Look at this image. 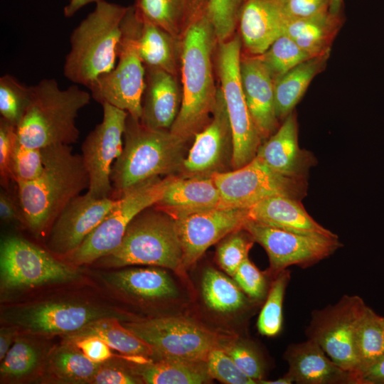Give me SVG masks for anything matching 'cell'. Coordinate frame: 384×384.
Listing matches in <instances>:
<instances>
[{
  "instance_id": "obj_4",
  "label": "cell",
  "mask_w": 384,
  "mask_h": 384,
  "mask_svg": "<svg viewBox=\"0 0 384 384\" xmlns=\"http://www.w3.org/2000/svg\"><path fill=\"white\" fill-rule=\"evenodd\" d=\"M91 97L76 85L62 90L55 79L41 80L31 86L28 105L16 126L18 141L38 149L76 143L80 136L76 119Z\"/></svg>"
},
{
  "instance_id": "obj_37",
  "label": "cell",
  "mask_w": 384,
  "mask_h": 384,
  "mask_svg": "<svg viewBox=\"0 0 384 384\" xmlns=\"http://www.w3.org/2000/svg\"><path fill=\"white\" fill-rule=\"evenodd\" d=\"M41 361V353L35 344L17 338L1 363V379L14 381L26 378L37 368Z\"/></svg>"
},
{
  "instance_id": "obj_14",
  "label": "cell",
  "mask_w": 384,
  "mask_h": 384,
  "mask_svg": "<svg viewBox=\"0 0 384 384\" xmlns=\"http://www.w3.org/2000/svg\"><path fill=\"white\" fill-rule=\"evenodd\" d=\"M366 307L359 296L343 295L336 304L314 311L306 331L309 339L317 343L335 363L353 373L355 378L354 336Z\"/></svg>"
},
{
  "instance_id": "obj_36",
  "label": "cell",
  "mask_w": 384,
  "mask_h": 384,
  "mask_svg": "<svg viewBox=\"0 0 384 384\" xmlns=\"http://www.w3.org/2000/svg\"><path fill=\"white\" fill-rule=\"evenodd\" d=\"M354 350L357 361L356 375L384 355L383 317L367 306L356 326Z\"/></svg>"
},
{
  "instance_id": "obj_10",
  "label": "cell",
  "mask_w": 384,
  "mask_h": 384,
  "mask_svg": "<svg viewBox=\"0 0 384 384\" xmlns=\"http://www.w3.org/2000/svg\"><path fill=\"white\" fill-rule=\"evenodd\" d=\"M146 342L159 358L206 361L209 352L230 338L182 316H163L123 323Z\"/></svg>"
},
{
  "instance_id": "obj_53",
  "label": "cell",
  "mask_w": 384,
  "mask_h": 384,
  "mask_svg": "<svg viewBox=\"0 0 384 384\" xmlns=\"http://www.w3.org/2000/svg\"><path fill=\"white\" fill-rule=\"evenodd\" d=\"M16 327H3L0 331V360L2 361L12 346Z\"/></svg>"
},
{
  "instance_id": "obj_38",
  "label": "cell",
  "mask_w": 384,
  "mask_h": 384,
  "mask_svg": "<svg viewBox=\"0 0 384 384\" xmlns=\"http://www.w3.org/2000/svg\"><path fill=\"white\" fill-rule=\"evenodd\" d=\"M258 56L274 81L299 63L312 58L285 34L276 39L265 53Z\"/></svg>"
},
{
  "instance_id": "obj_57",
  "label": "cell",
  "mask_w": 384,
  "mask_h": 384,
  "mask_svg": "<svg viewBox=\"0 0 384 384\" xmlns=\"http://www.w3.org/2000/svg\"><path fill=\"white\" fill-rule=\"evenodd\" d=\"M383 325H384V317H383Z\"/></svg>"
},
{
  "instance_id": "obj_34",
  "label": "cell",
  "mask_w": 384,
  "mask_h": 384,
  "mask_svg": "<svg viewBox=\"0 0 384 384\" xmlns=\"http://www.w3.org/2000/svg\"><path fill=\"white\" fill-rule=\"evenodd\" d=\"M100 364L68 343L53 349L47 359L50 374L58 381L70 383H89Z\"/></svg>"
},
{
  "instance_id": "obj_43",
  "label": "cell",
  "mask_w": 384,
  "mask_h": 384,
  "mask_svg": "<svg viewBox=\"0 0 384 384\" xmlns=\"http://www.w3.org/2000/svg\"><path fill=\"white\" fill-rule=\"evenodd\" d=\"M44 167L42 149L21 144L17 139L11 159L13 181L16 184L36 179Z\"/></svg>"
},
{
  "instance_id": "obj_32",
  "label": "cell",
  "mask_w": 384,
  "mask_h": 384,
  "mask_svg": "<svg viewBox=\"0 0 384 384\" xmlns=\"http://www.w3.org/2000/svg\"><path fill=\"white\" fill-rule=\"evenodd\" d=\"M133 372L149 384H201L213 380L206 361L159 358L140 364Z\"/></svg>"
},
{
  "instance_id": "obj_25",
  "label": "cell",
  "mask_w": 384,
  "mask_h": 384,
  "mask_svg": "<svg viewBox=\"0 0 384 384\" xmlns=\"http://www.w3.org/2000/svg\"><path fill=\"white\" fill-rule=\"evenodd\" d=\"M250 220L287 230L338 237L315 221L301 200L274 196L260 201L248 209Z\"/></svg>"
},
{
  "instance_id": "obj_2",
  "label": "cell",
  "mask_w": 384,
  "mask_h": 384,
  "mask_svg": "<svg viewBox=\"0 0 384 384\" xmlns=\"http://www.w3.org/2000/svg\"><path fill=\"white\" fill-rule=\"evenodd\" d=\"M218 40L206 13L191 23L181 38V102L170 131L188 140L209 122L216 101L212 56Z\"/></svg>"
},
{
  "instance_id": "obj_46",
  "label": "cell",
  "mask_w": 384,
  "mask_h": 384,
  "mask_svg": "<svg viewBox=\"0 0 384 384\" xmlns=\"http://www.w3.org/2000/svg\"><path fill=\"white\" fill-rule=\"evenodd\" d=\"M16 126L0 119V182L1 188H9L13 181L11 159L17 142Z\"/></svg>"
},
{
  "instance_id": "obj_1",
  "label": "cell",
  "mask_w": 384,
  "mask_h": 384,
  "mask_svg": "<svg viewBox=\"0 0 384 384\" xmlns=\"http://www.w3.org/2000/svg\"><path fill=\"white\" fill-rule=\"evenodd\" d=\"M44 167L36 179L16 184V195L25 225L36 235L48 232L57 217L89 186L81 154L70 145L42 149Z\"/></svg>"
},
{
  "instance_id": "obj_54",
  "label": "cell",
  "mask_w": 384,
  "mask_h": 384,
  "mask_svg": "<svg viewBox=\"0 0 384 384\" xmlns=\"http://www.w3.org/2000/svg\"><path fill=\"white\" fill-rule=\"evenodd\" d=\"M99 0H70L68 4L63 9V14L65 17H72L81 8L90 3H96Z\"/></svg>"
},
{
  "instance_id": "obj_24",
  "label": "cell",
  "mask_w": 384,
  "mask_h": 384,
  "mask_svg": "<svg viewBox=\"0 0 384 384\" xmlns=\"http://www.w3.org/2000/svg\"><path fill=\"white\" fill-rule=\"evenodd\" d=\"M145 68V88L139 121L149 128L170 129L181 102V90L176 76L161 69Z\"/></svg>"
},
{
  "instance_id": "obj_56",
  "label": "cell",
  "mask_w": 384,
  "mask_h": 384,
  "mask_svg": "<svg viewBox=\"0 0 384 384\" xmlns=\"http://www.w3.org/2000/svg\"><path fill=\"white\" fill-rule=\"evenodd\" d=\"M343 0H331L330 12L334 14H342Z\"/></svg>"
},
{
  "instance_id": "obj_41",
  "label": "cell",
  "mask_w": 384,
  "mask_h": 384,
  "mask_svg": "<svg viewBox=\"0 0 384 384\" xmlns=\"http://www.w3.org/2000/svg\"><path fill=\"white\" fill-rule=\"evenodd\" d=\"M31 87L6 74L0 78L1 117L17 126L28 105Z\"/></svg>"
},
{
  "instance_id": "obj_30",
  "label": "cell",
  "mask_w": 384,
  "mask_h": 384,
  "mask_svg": "<svg viewBox=\"0 0 384 384\" xmlns=\"http://www.w3.org/2000/svg\"><path fill=\"white\" fill-rule=\"evenodd\" d=\"M330 52L310 58L274 80V105L278 119L293 112L314 78L324 70Z\"/></svg>"
},
{
  "instance_id": "obj_15",
  "label": "cell",
  "mask_w": 384,
  "mask_h": 384,
  "mask_svg": "<svg viewBox=\"0 0 384 384\" xmlns=\"http://www.w3.org/2000/svg\"><path fill=\"white\" fill-rule=\"evenodd\" d=\"M103 117L81 146L82 159L88 175L87 193L95 198L111 196L112 168L123 149L128 113L110 104L102 105Z\"/></svg>"
},
{
  "instance_id": "obj_40",
  "label": "cell",
  "mask_w": 384,
  "mask_h": 384,
  "mask_svg": "<svg viewBox=\"0 0 384 384\" xmlns=\"http://www.w3.org/2000/svg\"><path fill=\"white\" fill-rule=\"evenodd\" d=\"M205 13L212 24L218 43L233 36L246 0H203Z\"/></svg>"
},
{
  "instance_id": "obj_26",
  "label": "cell",
  "mask_w": 384,
  "mask_h": 384,
  "mask_svg": "<svg viewBox=\"0 0 384 384\" xmlns=\"http://www.w3.org/2000/svg\"><path fill=\"white\" fill-rule=\"evenodd\" d=\"M219 203V192L211 175L174 176L155 206L174 217L181 213L218 207Z\"/></svg>"
},
{
  "instance_id": "obj_23",
  "label": "cell",
  "mask_w": 384,
  "mask_h": 384,
  "mask_svg": "<svg viewBox=\"0 0 384 384\" xmlns=\"http://www.w3.org/2000/svg\"><path fill=\"white\" fill-rule=\"evenodd\" d=\"M286 375L299 384H356L355 375L335 363L314 341L293 343L284 355Z\"/></svg>"
},
{
  "instance_id": "obj_49",
  "label": "cell",
  "mask_w": 384,
  "mask_h": 384,
  "mask_svg": "<svg viewBox=\"0 0 384 384\" xmlns=\"http://www.w3.org/2000/svg\"><path fill=\"white\" fill-rule=\"evenodd\" d=\"M65 341L77 347L86 357L95 363L106 362L113 355L111 348L104 341L97 337H65Z\"/></svg>"
},
{
  "instance_id": "obj_16",
  "label": "cell",
  "mask_w": 384,
  "mask_h": 384,
  "mask_svg": "<svg viewBox=\"0 0 384 384\" xmlns=\"http://www.w3.org/2000/svg\"><path fill=\"white\" fill-rule=\"evenodd\" d=\"M120 317L99 306L70 301H48L6 311L4 320L30 334L68 335L100 319Z\"/></svg>"
},
{
  "instance_id": "obj_48",
  "label": "cell",
  "mask_w": 384,
  "mask_h": 384,
  "mask_svg": "<svg viewBox=\"0 0 384 384\" xmlns=\"http://www.w3.org/2000/svg\"><path fill=\"white\" fill-rule=\"evenodd\" d=\"M288 18L314 16L330 11L331 0H280Z\"/></svg>"
},
{
  "instance_id": "obj_47",
  "label": "cell",
  "mask_w": 384,
  "mask_h": 384,
  "mask_svg": "<svg viewBox=\"0 0 384 384\" xmlns=\"http://www.w3.org/2000/svg\"><path fill=\"white\" fill-rule=\"evenodd\" d=\"M233 280L250 298L262 299L266 292L265 275L247 258L233 275Z\"/></svg>"
},
{
  "instance_id": "obj_3",
  "label": "cell",
  "mask_w": 384,
  "mask_h": 384,
  "mask_svg": "<svg viewBox=\"0 0 384 384\" xmlns=\"http://www.w3.org/2000/svg\"><path fill=\"white\" fill-rule=\"evenodd\" d=\"M128 7L99 0L72 31L63 65L65 77L87 88L111 72L118 59L122 23Z\"/></svg>"
},
{
  "instance_id": "obj_50",
  "label": "cell",
  "mask_w": 384,
  "mask_h": 384,
  "mask_svg": "<svg viewBox=\"0 0 384 384\" xmlns=\"http://www.w3.org/2000/svg\"><path fill=\"white\" fill-rule=\"evenodd\" d=\"M142 383L140 378L133 372L120 366L101 363L89 383L93 384H135Z\"/></svg>"
},
{
  "instance_id": "obj_33",
  "label": "cell",
  "mask_w": 384,
  "mask_h": 384,
  "mask_svg": "<svg viewBox=\"0 0 384 384\" xmlns=\"http://www.w3.org/2000/svg\"><path fill=\"white\" fill-rule=\"evenodd\" d=\"M85 336L99 338L111 348L126 356H142L149 358L155 356L152 348L121 324L116 317L97 319L78 331L65 335L67 338Z\"/></svg>"
},
{
  "instance_id": "obj_22",
  "label": "cell",
  "mask_w": 384,
  "mask_h": 384,
  "mask_svg": "<svg viewBox=\"0 0 384 384\" xmlns=\"http://www.w3.org/2000/svg\"><path fill=\"white\" fill-rule=\"evenodd\" d=\"M287 21L280 0H246L238 25L244 53H265L284 34Z\"/></svg>"
},
{
  "instance_id": "obj_28",
  "label": "cell",
  "mask_w": 384,
  "mask_h": 384,
  "mask_svg": "<svg viewBox=\"0 0 384 384\" xmlns=\"http://www.w3.org/2000/svg\"><path fill=\"white\" fill-rule=\"evenodd\" d=\"M107 280L125 294L140 300H169L178 294L170 275L158 267L122 270L110 274Z\"/></svg>"
},
{
  "instance_id": "obj_44",
  "label": "cell",
  "mask_w": 384,
  "mask_h": 384,
  "mask_svg": "<svg viewBox=\"0 0 384 384\" xmlns=\"http://www.w3.org/2000/svg\"><path fill=\"white\" fill-rule=\"evenodd\" d=\"M206 361L208 373L213 379L228 384L256 383L240 370L221 346L213 348L209 352Z\"/></svg>"
},
{
  "instance_id": "obj_45",
  "label": "cell",
  "mask_w": 384,
  "mask_h": 384,
  "mask_svg": "<svg viewBox=\"0 0 384 384\" xmlns=\"http://www.w3.org/2000/svg\"><path fill=\"white\" fill-rule=\"evenodd\" d=\"M236 366L246 375L257 383L263 378L261 360L252 347L242 341L227 339L221 346Z\"/></svg>"
},
{
  "instance_id": "obj_12",
  "label": "cell",
  "mask_w": 384,
  "mask_h": 384,
  "mask_svg": "<svg viewBox=\"0 0 384 384\" xmlns=\"http://www.w3.org/2000/svg\"><path fill=\"white\" fill-rule=\"evenodd\" d=\"M2 290L33 288L78 279V272L55 259L48 251L18 236H9L1 243Z\"/></svg>"
},
{
  "instance_id": "obj_9",
  "label": "cell",
  "mask_w": 384,
  "mask_h": 384,
  "mask_svg": "<svg viewBox=\"0 0 384 384\" xmlns=\"http://www.w3.org/2000/svg\"><path fill=\"white\" fill-rule=\"evenodd\" d=\"M173 176L156 177L124 191L114 209L80 246L66 255L68 260L77 265H87L114 251L134 218L161 198Z\"/></svg>"
},
{
  "instance_id": "obj_51",
  "label": "cell",
  "mask_w": 384,
  "mask_h": 384,
  "mask_svg": "<svg viewBox=\"0 0 384 384\" xmlns=\"http://www.w3.org/2000/svg\"><path fill=\"white\" fill-rule=\"evenodd\" d=\"M0 217L6 223L25 225L21 206L17 198L9 192V188H1L0 193Z\"/></svg>"
},
{
  "instance_id": "obj_18",
  "label": "cell",
  "mask_w": 384,
  "mask_h": 384,
  "mask_svg": "<svg viewBox=\"0 0 384 384\" xmlns=\"http://www.w3.org/2000/svg\"><path fill=\"white\" fill-rule=\"evenodd\" d=\"M118 202L119 198H95L87 192L76 196L50 228L47 240L48 250L63 255L74 251Z\"/></svg>"
},
{
  "instance_id": "obj_52",
  "label": "cell",
  "mask_w": 384,
  "mask_h": 384,
  "mask_svg": "<svg viewBox=\"0 0 384 384\" xmlns=\"http://www.w3.org/2000/svg\"><path fill=\"white\" fill-rule=\"evenodd\" d=\"M356 384H384V355L356 375Z\"/></svg>"
},
{
  "instance_id": "obj_11",
  "label": "cell",
  "mask_w": 384,
  "mask_h": 384,
  "mask_svg": "<svg viewBox=\"0 0 384 384\" xmlns=\"http://www.w3.org/2000/svg\"><path fill=\"white\" fill-rule=\"evenodd\" d=\"M219 192L218 207L249 209L260 201L284 196L302 200L306 196V179L282 176L256 156L243 166L211 175Z\"/></svg>"
},
{
  "instance_id": "obj_39",
  "label": "cell",
  "mask_w": 384,
  "mask_h": 384,
  "mask_svg": "<svg viewBox=\"0 0 384 384\" xmlns=\"http://www.w3.org/2000/svg\"><path fill=\"white\" fill-rule=\"evenodd\" d=\"M289 279L290 272L287 269L274 278L257 322L260 334L271 337L281 331L283 301Z\"/></svg>"
},
{
  "instance_id": "obj_13",
  "label": "cell",
  "mask_w": 384,
  "mask_h": 384,
  "mask_svg": "<svg viewBox=\"0 0 384 384\" xmlns=\"http://www.w3.org/2000/svg\"><path fill=\"white\" fill-rule=\"evenodd\" d=\"M243 229L265 250L270 262L266 274L273 279L292 265L312 266L342 246L338 237L291 231L252 220Z\"/></svg>"
},
{
  "instance_id": "obj_19",
  "label": "cell",
  "mask_w": 384,
  "mask_h": 384,
  "mask_svg": "<svg viewBox=\"0 0 384 384\" xmlns=\"http://www.w3.org/2000/svg\"><path fill=\"white\" fill-rule=\"evenodd\" d=\"M209 122L194 135L183 169L193 176H210L232 159L233 134L220 87Z\"/></svg>"
},
{
  "instance_id": "obj_17",
  "label": "cell",
  "mask_w": 384,
  "mask_h": 384,
  "mask_svg": "<svg viewBox=\"0 0 384 384\" xmlns=\"http://www.w3.org/2000/svg\"><path fill=\"white\" fill-rule=\"evenodd\" d=\"M182 248L183 271L191 267L210 246L243 229L248 209L214 207L181 213L173 217Z\"/></svg>"
},
{
  "instance_id": "obj_31",
  "label": "cell",
  "mask_w": 384,
  "mask_h": 384,
  "mask_svg": "<svg viewBox=\"0 0 384 384\" xmlns=\"http://www.w3.org/2000/svg\"><path fill=\"white\" fill-rule=\"evenodd\" d=\"M138 47L145 68H158L177 75L181 67V40L157 26L142 22Z\"/></svg>"
},
{
  "instance_id": "obj_20",
  "label": "cell",
  "mask_w": 384,
  "mask_h": 384,
  "mask_svg": "<svg viewBox=\"0 0 384 384\" xmlns=\"http://www.w3.org/2000/svg\"><path fill=\"white\" fill-rule=\"evenodd\" d=\"M240 75L251 117L262 140L267 139L279 128L274 79L258 55L245 53L241 54Z\"/></svg>"
},
{
  "instance_id": "obj_55",
  "label": "cell",
  "mask_w": 384,
  "mask_h": 384,
  "mask_svg": "<svg viewBox=\"0 0 384 384\" xmlns=\"http://www.w3.org/2000/svg\"><path fill=\"white\" fill-rule=\"evenodd\" d=\"M292 383H293L292 380L285 374L284 375H283L282 377H281V378H278L277 380H262L261 381H260L259 383H262V384H291Z\"/></svg>"
},
{
  "instance_id": "obj_7",
  "label": "cell",
  "mask_w": 384,
  "mask_h": 384,
  "mask_svg": "<svg viewBox=\"0 0 384 384\" xmlns=\"http://www.w3.org/2000/svg\"><path fill=\"white\" fill-rule=\"evenodd\" d=\"M141 25L133 6H128L122 23V36L117 64L111 72L99 78L88 87L95 101L123 110L137 120L142 117L146 80V68L138 47Z\"/></svg>"
},
{
  "instance_id": "obj_21",
  "label": "cell",
  "mask_w": 384,
  "mask_h": 384,
  "mask_svg": "<svg viewBox=\"0 0 384 384\" xmlns=\"http://www.w3.org/2000/svg\"><path fill=\"white\" fill-rule=\"evenodd\" d=\"M256 157L274 171L300 179H306L309 169L316 162L311 152L299 146L298 124L294 112L261 144Z\"/></svg>"
},
{
  "instance_id": "obj_5",
  "label": "cell",
  "mask_w": 384,
  "mask_h": 384,
  "mask_svg": "<svg viewBox=\"0 0 384 384\" xmlns=\"http://www.w3.org/2000/svg\"><path fill=\"white\" fill-rule=\"evenodd\" d=\"M124 138L111 172L117 198L146 181L183 169L187 141L169 129L149 128L128 114Z\"/></svg>"
},
{
  "instance_id": "obj_35",
  "label": "cell",
  "mask_w": 384,
  "mask_h": 384,
  "mask_svg": "<svg viewBox=\"0 0 384 384\" xmlns=\"http://www.w3.org/2000/svg\"><path fill=\"white\" fill-rule=\"evenodd\" d=\"M201 292L207 307L218 313L235 312L246 304L245 297L236 282L212 267L203 273Z\"/></svg>"
},
{
  "instance_id": "obj_42",
  "label": "cell",
  "mask_w": 384,
  "mask_h": 384,
  "mask_svg": "<svg viewBox=\"0 0 384 384\" xmlns=\"http://www.w3.org/2000/svg\"><path fill=\"white\" fill-rule=\"evenodd\" d=\"M255 240L245 229L228 235L221 240L216 250L219 267L233 277L239 266L248 258V253Z\"/></svg>"
},
{
  "instance_id": "obj_27",
  "label": "cell",
  "mask_w": 384,
  "mask_h": 384,
  "mask_svg": "<svg viewBox=\"0 0 384 384\" xmlns=\"http://www.w3.org/2000/svg\"><path fill=\"white\" fill-rule=\"evenodd\" d=\"M133 7L142 22L157 26L180 40L191 23L205 13L203 0H135Z\"/></svg>"
},
{
  "instance_id": "obj_6",
  "label": "cell",
  "mask_w": 384,
  "mask_h": 384,
  "mask_svg": "<svg viewBox=\"0 0 384 384\" xmlns=\"http://www.w3.org/2000/svg\"><path fill=\"white\" fill-rule=\"evenodd\" d=\"M150 208L134 218L120 245L100 260L107 267L147 265L183 275L182 248L176 220L165 211Z\"/></svg>"
},
{
  "instance_id": "obj_29",
  "label": "cell",
  "mask_w": 384,
  "mask_h": 384,
  "mask_svg": "<svg viewBox=\"0 0 384 384\" xmlns=\"http://www.w3.org/2000/svg\"><path fill=\"white\" fill-rule=\"evenodd\" d=\"M342 22V14L330 11L310 17L290 18L286 23L284 34L311 57H315L330 52Z\"/></svg>"
},
{
  "instance_id": "obj_8",
  "label": "cell",
  "mask_w": 384,
  "mask_h": 384,
  "mask_svg": "<svg viewBox=\"0 0 384 384\" xmlns=\"http://www.w3.org/2000/svg\"><path fill=\"white\" fill-rule=\"evenodd\" d=\"M240 35L218 43L217 67L233 134L231 165L243 166L257 154L262 139L250 113L241 85L240 62L242 54Z\"/></svg>"
}]
</instances>
